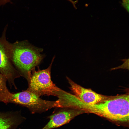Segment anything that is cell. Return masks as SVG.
Here are the masks:
<instances>
[{
  "mask_svg": "<svg viewBox=\"0 0 129 129\" xmlns=\"http://www.w3.org/2000/svg\"><path fill=\"white\" fill-rule=\"evenodd\" d=\"M15 123L12 118L0 115V129H10Z\"/></svg>",
  "mask_w": 129,
  "mask_h": 129,
  "instance_id": "9",
  "label": "cell"
},
{
  "mask_svg": "<svg viewBox=\"0 0 129 129\" xmlns=\"http://www.w3.org/2000/svg\"><path fill=\"white\" fill-rule=\"evenodd\" d=\"M42 51L41 49L26 43H17L11 45V60L28 81L32 71L43 58L41 53Z\"/></svg>",
  "mask_w": 129,
  "mask_h": 129,
  "instance_id": "2",
  "label": "cell"
},
{
  "mask_svg": "<svg viewBox=\"0 0 129 129\" xmlns=\"http://www.w3.org/2000/svg\"><path fill=\"white\" fill-rule=\"evenodd\" d=\"M7 80L5 77L0 73V101L5 103L10 102L12 95L7 87Z\"/></svg>",
  "mask_w": 129,
  "mask_h": 129,
  "instance_id": "8",
  "label": "cell"
},
{
  "mask_svg": "<svg viewBox=\"0 0 129 129\" xmlns=\"http://www.w3.org/2000/svg\"><path fill=\"white\" fill-rule=\"evenodd\" d=\"M49 66L43 70L35 69L32 71L29 81V87L28 90L40 97L43 95H52L59 98L64 91L57 86L52 81L51 71L54 58Z\"/></svg>",
  "mask_w": 129,
  "mask_h": 129,
  "instance_id": "3",
  "label": "cell"
},
{
  "mask_svg": "<svg viewBox=\"0 0 129 129\" xmlns=\"http://www.w3.org/2000/svg\"><path fill=\"white\" fill-rule=\"evenodd\" d=\"M11 45L0 39V72L10 82L14 83L19 75L11 62Z\"/></svg>",
  "mask_w": 129,
  "mask_h": 129,
  "instance_id": "5",
  "label": "cell"
},
{
  "mask_svg": "<svg viewBox=\"0 0 129 129\" xmlns=\"http://www.w3.org/2000/svg\"><path fill=\"white\" fill-rule=\"evenodd\" d=\"M67 79L74 95L80 100L90 104H94L109 99L112 96L103 95L91 90L85 88L75 83L68 77Z\"/></svg>",
  "mask_w": 129,
  "mask_h": 129,
  "instance_id": "6",
  "label": "cell"
},
{
  "mask_svg": "<svg viewBox=\"0 0 129 129\" xmlns=\"http://www.w3.org/2000/svg\"><path fill=\"white\" fill-rule=\"evenodd\" d=\"M129 94L112 96L110 98L94 104L82 102L80 109L110 119L121 122L129 120Z\"/></svg>",
  "mask_w": 129,
  "mask_h": 129,
  "instance_id": "1",
  "label": "cell"
},
{
  "mask_svg": "<svg viewBox=\"0 0 129 129\" xmlns=\"http://www.w3.org/2000/svg\"><path fill=\"white\" fill-rule=\"evenodd\" d=\"M51 116L48 123L42 129H52L69 123L75 117L80 114L82 111L68 108Z\"/></svg>",
  "mask_w": 129,
  "mask_h": 129,
  "instance_id": "7",
  "label": "cell"
},
{
  "mask_svg": "<svg viewBox=\"0 0 129 129\" xmlns=\"http://www.w3.org/2000/svg\"><path fill=\"white\" fill-rule=\"evenodd\" d=\"M60 100L55 101L42 99L36 94L27 90L12 94L10 102L24 106L33 113H42L54 108H59Z\"/></svg>",
  "mask_w": 129,
  "mask_h": 129,
  "instance_id": "4",
  "label": "cell"
},
{
  "mask_svg": "<svg viewBox=\"0 0 129 129\" xmlns=\"http://www.w3.org/2000/svg\"><path fill=\"white\" fill-rule=\"evenodd\" d=\"M11 0H0V5H4L10 2Z\"/></svg>",
  "mask_w": 129,
  "mask_h": 129,
  "instance_id": "10",
  "label": "cell"
}]
</instances>
